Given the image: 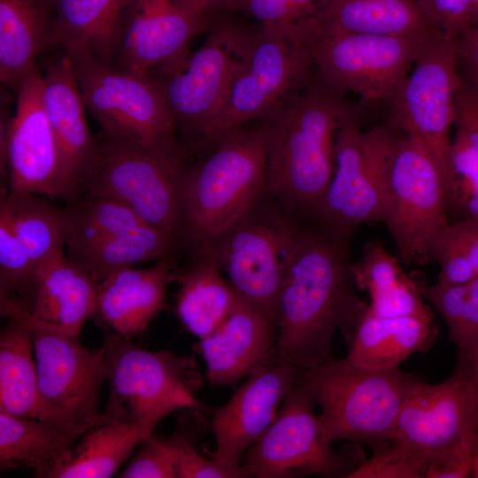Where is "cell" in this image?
<instances>
[{"mask_svg": "<svg viewBox=\"0 0 478 478\" xmlns=\"http://www.w3.org/2000/svg\"><path fill=\"white\" fill-rule=\"evenodd\" d=\"M350 239L297 220L278 297L276 361L307 369L334 360L336 330L351 343L368 304L354 291Z\"/></svg>", "mask_w": 478, "mask_h": 478, "instance_id": "cell-1", "label": "cell"}, {"mask_svg": "<svg viewBox=\"0 0 478 478\" xmlns=\"http://www.w3.org/2000/svg\"><path fill=\"white\" fill-rule=\"evenodd\" d=\"M312 74L299 91L262 120L267 193L297 220L311 216L328 187L339 129L361 121L358 104Z\"/></svg>", "mask_w": 478, "mask_h": 478, "instance_id": "cell-2", "label": "cell"}, {"mask_svg": "<svg viewBox=\"0 0 478 478\" xmlns=\"http://www.w3.org/2000/svg\"><path fill=\"white\" fill-rule=\"evenodd\" d=\"M204 159L187 166L181 243L190 253L208 245L267 193L263 120L223 135Z\"/></svg>", "mask_w": 478, "mask_h": 478, "instance_id": "cell-3", "label": "cell"}, {"mask_svg": "<svg viewBox=\"0 0 478 478\" xmlns=\"http://www.w3.org/2000/svg\"><path fill=\"white\" fill-rule=\"evenodd\" d=\"M299 380L320 405L318 418L329 440L375 450L391 441L404 401L426 383L398 368L371 369L346 358L304 369Z\"/></svg>", "mask_w": 478, "mask_h": 478, "instance_id": "cell-4", "label": "cell"}, {"mask_svg": "<svg viewBox=\"0 0 478 478\" xmlns=\"http://www.w3.org/2000/svg\"><path fill=\"white\" fill-rule=\"evenodd\" d=\"M96 143L81 196L117 199L180 245L187 158L102 131Z\"/></svg>", "mask_w": 478, "mask_h": 478, "instance_id": "cell-5", "label": "cell"}, {"mask_svg": "<svg viewBox=\"0 0 478 478\" xmlns=\"http://www.w3.org/2000/svg\"><path fill=\"white\" fill-rule=\"evenodd\" d=\"M402 135L388 123L366 131L357 123L343 126L335 139L334 174L309 218L347 238L362 223L385 222L391 166Z\"/></svg>", "mask_w": 478, "mask_h": 478, "instance_id": "cell-6", "label": "cell"}, {"mask_svg": "<svg viewBox=\"0 0 478 478\" xmlns=\"http://www.w3.org/2000/svg\"><path fill=\"white\" fill-rule=\"evenodd\" d=\"M292 32L321 81L372 103L392 99L430 37L338 32L322 27L313 18Z\"/></svg>", "mask_w": 478, "mask_h": 478, "instance_id": "cell-7", "label": "cell"}, {"mask_svg": "<svg viewBox=\"0 0 478 478\" xmlns=\"http://www.w3.org/2000/svg\"><path fill=\"white\" fill-rule=\"evenodd\" d=\"M102 349L108 368V421L133 423L176 410H207L196 397L202 378L194 357L148 351L112 332Z\"/></svg>", "mask_w": 478, "mask_h": 478, "instance_id": "cell-8", "label": "cell"}, {"mask_svg": "<svg viewBox=\"0 0 478 478\" xmlns=\"http://www.w3.org/2000/svg\"><path fill=\"white\" fill-rule=\"evenodd\" d=\"M478 433V394L469 378L452 374L425 383L398 412L391 441L428 462L426 478L469 477Z\"/></svg>", "mask_w": 478, "mask_h": 478, "instance_id": "cell-9", "label": "cell"}, {"mask_svg": "<svg viewBox=\"0 0 478 478\" xmlns=\"http://www.w3.org/2000/svg\"><path fill=\"white\" fill-rule=\"evenodd\" d=\"M252 34L231 23H213L184 62L147 76L161 91L189 155L202 148Z\"/></svg>", "mask_w": 478, "mask_h": 478, "instance_id": "cell-10", "label": "cell"}, {"mask_svg": "<svg viewBox=\"0 0 478 478\" xmlns=\"http://www.w3.org/2000/svg\"><path fill=\"white\" fill-rule=\"evenodd\" d=\"M312 71L309 53L292 31L261 27L252 34L202 148L271 115L306 84Z\"/></svg>", "mask_w": 478, "mask_h": 478, "instance_id": "cell-11", "label": "cell"}, {"mask_svg": "<svg viewBox=\"0 0 478 478\" xmlns=\"http://www.w3.org/2000/svg\"><path fill=\"white\" fill-rule=\"evenodd\" d=\"M86 108L111 136L188 158L167 104L149 77L100 60L71 58Z\"/></svg>", "mask_w": 478, "mask_h": 478, "instance_id": "cell-12", "label": "cell"}, {"mask_svg": "<svg viewBox=\"0 0 478 478\" xmlns=\"http://www.w3.org/2000/svg\"><path fill=\"white\" fill-rule=\"evenodd\" d=\"M296 223L297 219L266 193L203 248L212 254L242 299L277 320L285 255Z\"/></svg>", "mask_w": 478, "mask_h": 478, "instance_id": "cell-13", "label": "cell"}, {"mask_svg": "<svg viewBox=\"0 0 478 478\" xmlns=\"http://www.w3.org/2000/svg\"><path fill=\"white\" fill-rule=\"evenodd\" d=\"M300 378V377H299ZM315 400L300 380L286 395L277 418L246 451L251 477H345L366 459L357 445L335 451L314 413Z\"/></svg>", "mask_w": 478, "mask_h": 478, "instance_id": "cell-14", "label": "cell"}, {"mask_svg": "<svg viewBox=\"0 0 478 478\" xmlns=\"http://www.w3.org/2000/svg\"><path fill=\"white\" fill-rule=\"evenodd\" d=\"M459 81L456 40L439 32L427 39L389 102L388 124L421 142L443 176L445 191L450 174V131L455 121Z\"/></svg>", "mask_w": 478, "mask_h": 478, "instance_id": "cell-15", "label": "cell"}, {"mask_svg": "<svg viewBox=\"0 0 478 478\" xmlns=\"http://www.w3.org/2000/svg\"><path fill=\"white\" fill-rule=\"evenodd\" d=\"M27 322L37 367L40 420L86 429L110 422L99 411L100 390L108 374L102 347L91 351L80 338Z\"/></svg>", "mask_w": 478, "mask_h": 478, "instance_id": "cell-16", "label": "cell"}, {"mask_svg": "<svg viewBox=\"0 0 478 478\" xmlns=\"http://www.w3.org/2000/svg\"><path fill=\"white\" fill-rule=\"evenodd\" d=\"M391 203L385 224L405 264L431 261L430 248L449 223L443 176L421 142L403 134L390 171Z\"/></svg>", "mask_w": 478, "mask_h": 478, "instance_id": "cell-17", "label": "cell"}, {"mask_svg": "<svg viewBox=\"0 0 478 478\" xmlns=\"http://www.w3.org/2000/svg\"><path fill=\"white\" fill-rule=\"evenodd\" d=\"M15 93L13 115L1 116V195L11 190L70 200L43 107L42 70L37 67Z\"/></svg>", "mask_w": 478, "mask_h": 478, "instance_id": "cell-18", "label": "cell"}, {"mask_svg": "<svg viewBox=\"0 0 478 478\" xmlns=\"http://www.w3.org/2000/svg\"><path fill=\"white\" fill-rule=\"evenodd\" d=\"M212 24L180 0H128L110 64L140 77L174 68Z\"/></svg>", "mask_w": 478, "mask_h": 478, "instance_id": "cell-19", "label": "cell"}, {"mask_svg": "<svg viewBox=\"0 0 478 478\" xmlns=\"http://www.w3.org/2000/svg\"><path fill=\"white\" fill-rule=\"evenodd\" d=\"M303 370L274 360L251 374L230 399L212 412L216 450L211 456L216 462L251 477L241 459L272 426Z\"/></svg>", "mask_w": 478, "mask_h": 478, "instance_id": "cell-20", "label": "cell"}, {"mask_svg": "<svg viewBox=\"0 0 478 478\" xmlns=\"http://www.w3.org/2000/svg\"><path fill=\"white\" fill-rule=\"evenodd\" d=\"M45 56L42 67V103L58 144L70 200L81 196V185L92 163L96 143L89 131L73 62L55 50Z\"/></svg>", "mask_w": 478, "mask_h": 478, "instance_id": "cell-21", "label": "cell"}, {"mask_svg": "<svg viewBox=\"0 0 478 478\" xmlns=\"http://www.w3.org/2000/svg\"><path fill=\"white\" fill-rule=\"evenodd\" d=\"M277 340V319L239 297L220 325L193 350L204 358L211 384L230 385L275 360Z\"/></svg>", "mask_w": 478, "mask_h": 478, "instance_id": "cell-22", "label": "cell"}, {"mask_svg": "<svg viewBox=\"0 0 478 478\" xmlns=\"http://www.w3.org/2000/svg\"><path fill=\"white\" fill-rule=\"evenodd\" d=\"M173 260L162 259L143 269L129 266L109 274L97 284L93 317L125 338L142 333L164 305L174 270Z\"/></svg>", "mask_w": 478, "mask_h": 478, "instance_id": "cell-23", "label": "cell"}, {"mask_svg": "<svg viewBox=\"0 0 478 478\" xmlns=\"http://www.w3.org/2000/svg\"><path fill=\"white\" fill-rule=\"evenodd\" d=\"M98 282L63 251L38 266L29 313L21 317L46 328L80 338L93 317Z\"/></svg>", "mask_w": 478, "mask_h": 478, "instance_id": "cell-24", "label": "cell"}, {"mask_svg": "<svg viewBox=\"0 0 478 478\" xmlns=\"http://www.w3.org/2000/svg\"><path fill=\"white\" fill-rule=\"evenodd\" d=\"M55 0H0V81L16 92L50 48Z\"/></svg>", "mask_w": 478, "mask_h": 478, "instance_id": "cell-25", "label": "cell"}, {"mask_svg": "<svg viewBox=\"0 0 478 478\" xmlns=\"http://www.w3.org/2000/svg\"><path fill=\"white\" fill-rule=\"evenodd\" d=\"M128 0H55L50 50L110 63Z\"/></svg>", "mask_w": 478, "mask_h": 478, "instance_id": "cell-26", "label": "cell"}, {"mask_svg": "<svg viewBox=\"0 0 478 478\" xmlns=\"http://www.w3.org/2000/svg\"><path fill=\"white\" fill-rule=\"evenodd\" d=\"M164 418L154 414L137 422H106L91 428L58 458L46 478L112 477Z\"/></svg>", "mask_w": 478, "mask_h": 478, "instance_id": "cell-27", "label": "cell"}, {"mask_svg": "<svg viewBox=\"0 0 478 478\" xmlns=\"http://www.w3.org/2000/svg\"><path fill=\"white\" fill-rule=\"evenodd\" d=\"M437 335L435 316L381 317L369 310L360 321L346 359L364 367L397 368L408 356L428 350Z\"/></svg>", "mask_w": 478, "mask_h": 478, "instance_id": "cell-28", "label": "cell"}, {"mask_svg": "<svg viewBox=\"0 0 478 478\" xmlns=\"http://www.w3.org/2000/svg\"><path fill=\"white\" fill-rule=\"evenodd\" d=\"M181 271H173L172 281L180 288L176 314L185 328L198 339L216 329L235 305L239 296L220 272L212 254L203 249L191 254Z\"/></svg>", "mask_w": 478, "mask_h": 478, "instance_id": "cell-29", "label": "cell"}, {"mask_svg": "<svg viewBox=\"0 0 478 478\" xmlns=\"http://www.w3.org/2000/svg\"><path fill=\"white\" fill-rule=\"evenodd\" d=\"M313 19L343 33L428 38L441 32L415 0H328Z\"/></svg>", "mask_w": 478, "mask_h": 478, "instance_id": "cell-30", "label": "cell"}, {"mask_svg": "<svg viewBox=\"0 0 478 478\" xmlns=\"http://www.w3.org/2000/svg\"><path fill=\"white\" fill-rule=\"evenodd\" d=\"M89 429L0 411V469H34L46 478L58 458Z\"/></svg>", "mask_w": 478, "mask_h": 478, "instance_id": "cell-31", "label": "cell"}, {"mask_svg": "<svg viewBox=\"0 0 478 478\" xmlns=\"http://www.w3.org/2000/svg\"><path fill=\"white\" fill-rule=\"evenodd\" d=\"M0 411L40 420L36 361L24 318H9L1 330Z\"/></svg>", "mask_w": 478, "mask_h": 478, "instance_id": "cell-32", "label": "cell"}, {"mask_svg": "<svg viewBox=\"0 0 478 478\" xmlns=\"http://www.w3.org/2000/svg\"><path fill=\"white\" fill-rule=\"evenodd\" d=\"M177 246L161 231L143 225L95 243L68 248L67 258L99 282L137 263L172 258Z\"/></svg>", "mask_w": 478, "mask_h": 478, "instance_id": "cell-33", "label": "cell"}, {"mask_svg": "<svg viewBox=\"0 0 478 478\" xmlns=\"http://www.w3.org/2000/svg\"><path fill=\"white\" fill-rule=\"evenodd\" d=\"M420 292L446 323L458 351L452 374L469 378L478 350V276L456 285L428 284L414 275Z\"/></svg>", "mask_w": 478, "mask_h": 478, "instance_id": "cell-34", "label": "cell"}, {"mask_svg": "<svg viewBox=\"0 0 478 478\" xmlns=\"http://www.w3.org/2000/svg\"><path fill=\"white\" fill-rule=\"evenodd\" d=\"M0 209L6 213L19 242L37 266L63 251V210L45 197L10 190L1 197Z\"/></svg>", "mask_w": 478, "mask_h": 478, "instance_id": "cell-35", "label": "cell"}, {"mask_svg": "<svg viewBox=\"0 0 478 478\" xmlns=\"http://www.w3.org/2000/svg\"><path fill=\"white\" fill-rule=\"evenodd\" d=\"M62 210L67 249L148 225L127 205L107 197H81Z\"/></svg>", "mask_w": 478, "mask_h": 478, "instance_id": "cell-36", "label": "cell"}, {"mask_svg": "<svg viewBox=\"0 0 478 478\" xmlns=\"http://www.w3.org/2000/svg\"><path fill=\"white\" fill-rule=\"evenodd\" d=\"M38 266L19 242L6 213L0 209V312L27 316L36 288Z\"/></svg>", "mask_w": 478, "mask_h": 478, "instance_id": "cell-37", "label": "cell"}, {"mask_svg": "<svg viewBox=\"0 0 478 478\" xmlns=\"http://www.w3.org/2000/svg\"><path fill=\"white\" fill-rule=\"evenodd\" d=\"M446 200L448 211L454 209L460 220H478V155L457 130L450 150Z\"/></svg>", "mask_w": 478, "mask_h": 478, "instance_id": "cell-38", "label": "cell"}, {"mask_svg": "<svg viewBox=\"0 0 478 478\" xmlns=\"http://www.w3.org/2000/svg\"><path fill=\"white\" fill-rule=\"evenodd\" d=\"M181 436L179 430L168 437L152 430L137 446V451L119 477L177 478L176 465Z\"/></svg>", "mask_w": 478, "mask_h": 478, "instance_id": "cell-39", "label": "cell"}, {"mask_svg": "<svg viewBox=\"0 0 478 478\" xmlns=\"http://www.w3.org/2000/svg\"><path fill=\"white\" fill-rule=\"evenodd\" d=\"M356 288L369 296L386 291L409 278L398 260L376 242L365 244L362 258L351 263Z\"/></svg>", "mask_w": 478, "mask_h": 478, "instance_id": "cell-40", "label": "cell"}, {"mask_svg": "<svg viewBox=\"0 0 478 478\" xmlns=\"http://www.w3.org/2000/svg\"><path fill=\"white\" fill-rule=\"evenodd\" d=\"M386 445V444H385ZM375 450L348 478H425L428 462L405 445L390 441Z\"/></svg>", "mask_w": 478, "mask_h": 478, "instance_id": "cell-41", "label": "cell"}, {"mask_svg": "<svg viewBox=\"0 0 478 478\" xmlns=\"http://www.w3.org/2000/svg\"><path fill=\"white\" fill-rule=\"evenodd\" d=\"M328 0H239L243 10L261 27L291 31L297 24L315 17Z\"/></svg>", "mask_w": 478, "mask_h": 478, "instance_id": "cell-42", "label": "cell"}, {"mask_svg": "<svg viewBox=\"0 0 478 478\" xmlns=\"http://www.w3.org/2000/svg\"><path fill=\"white\" fill-rule=\"evenodd\" d=\"M189 417L181 419L177 428L181 435L176 465L177 478H244L238 471L226 468L212 458L204 457L196 448L199 422L194 428ZM246 478V477H245Z\"/></svg>", "mask_w": 478, "mask_h": 478, "instance_id": "cell-43", "label": "cell"}, {"mask_svg": "<svg viewBox=\"0 0 478 478\" xmlns=\"http://www.w3.org/2000/svg\"><path fill=\"white\" fill-rule=\"evenodd\" d=\"M419 284L414 275L398 285L370 297L368 310L381 317L420 316L432 313L422 300Z\"/></svg>", "mask_w": 478, "mask_h": 478, "instance_id": "cell-44", "label": "cell"}, {"mask_svg": "<svg viewBox=\"0 0 478 478\" xmlns=\"http://www.w3.org/2000/svg\"><path fill=\"white\" fill-rule=\"evenodd\" d=\"M430 23L446 37L458 39L470 28L473 0H415Z\"/></svg>", "mask_w": 478, "mask_h": 478, "instance_id": "cell-45", "label": "cell"}, {"mask_svg": "<svg viewBox=\"0 0 478 478\" xmlns=\"http://www.w3.org/2000/svg\"><path fill=\"white\" fill-rule=\"evenodd\" d=\"M433 243L459 253L471 264L478 274V220L463 219L448 223L437 234Z\"/></svg>", "mask_w": 478, "mask_h": 478, "instance_id": "cell-46", "label": "cell"}, {"mask_svg": "<svg viewBox=\"0 0 478 478\" xmlns=\"http://www.w3.org/2000/svg\"><path fill=\"white\" fill-rule=\"evenodd\" d=\"M454 126L478 155V90L463 75L456 94Z\"/></svg>", "mask_w": 478, "mask_h": 478, "instance_id": "cell-47", "label": "cell"}, {"mask_svg": "<svg viewBox=\"0 0 478 478\" xmlns=\"http://www.w3.org/2000/svg\"><path fill=\"white\" fill-rule=\"evenodd\" d=\"M456 50L459 65L465 71L463 76L478 89V26L456 39Z\"/></svg>", "mask_w": 478, "mask_h": 478, "instance_id": "cell-48", "label": "cell"}, {"mask_svg": "<svg viewBox=\"0 0 478 478\" xmlns=\"http://www.w3.org/2000/svg\"><path fill=\"white\" fill-rule=\"evenodd\" d=\"M196 12L212 18L220 11L237 10L239 0H180Z\"/></svg>", "mask_w": 478, "mask_h": 478, "instance_id": "cell-49", "label": "cell"}, {"mask_svg": "<svg viewBox=\"0 0 478 478\" xmlns=\"http://www.w3.org/2000/svg\"><path fill=\"white\" fill-rule=\"evenodd\" d=\"M469 477L478 478V433Z\"/></svg>", "mask_w": 478, "mask_h": 478, "instance_id": "cell-50", "label": "cell"}, {"mask_svg": "<svg viewBox=\"0 0 478 478\" xmlns=\"http://www.w3.org/2000/svg\"><path fill=\"white\" fill-rule=\"evenodd\" d=\"M470 382L472 385L474 386L475 391L478 394V350L476 351L474 364H473V370H472V375L470 377Z\"/></svg>", "mask_w": 478, "mask_h": 478, "instance_id": "cell-51", "label": "cell"}, {"mask_svg": "<svg viewBox=\"0 0 478 478\" xmlns=\"http://www.w3.org/2000/svg\"><path fill=\"white\" fill-rule=\"evenodd\" d=\"M476 26H478V0H473L470 14V28Z\"/></svg>", "mask_w": 478, "mask_h": 478, "instance_id": "cell-52", "label": "cell"}, {"mask_svg": "<svg viewBox=\"0 0 478 478\" xmlns=\"http://www.w3.org/2000/svg\"><path fill=\"white\" fill-rule=\"evenodd\" d=\"M478 90V89H476Z\"/></svg>", "mask_w": 478, "mask_h": 478, "instance_id": "cell-53", "label": "cell"}]
</instances>
